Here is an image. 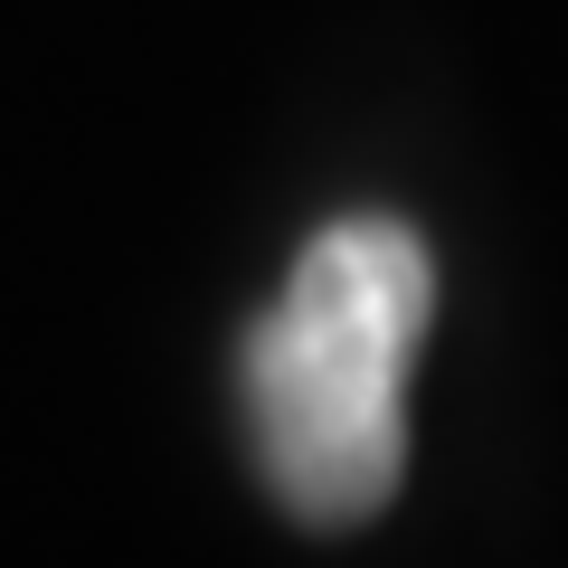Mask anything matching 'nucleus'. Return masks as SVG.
<instances>
[{
    "label": "nucleus",
    "instance_id": "obj_1",
    "mask_svg": "<svg viewBox=\"0 0 568 568\" xmlns=\"http://www.w3.org/2000/svg\"><path fill=\"white\" fill-rule=\"evenodd\" d=\"M436 304V265L398 219H332L237 351V398L284 511L351 530L407 465V351Z\"/></svg>",
    "mask_w": 568,
    "mask_h": 568
}]
</instances>
